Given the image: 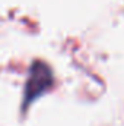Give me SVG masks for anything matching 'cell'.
Here are the masks:
<instances>
[{"instance_id":"1","label":"cell","mask_w":124,"mask_h":126,"mask_svg":"<svg viewBox=\"0 0 124 126\" xmlns=\"http://www.w3.org/2000/svg\"><path fill=\"white\" fill-rule=\"evenodd\" d=\"M53 85V75L44 63H35L31 67V73L25 87V101L24 104L28 106L35 98L44 94Z\"/></svg>"}]
</instances>
